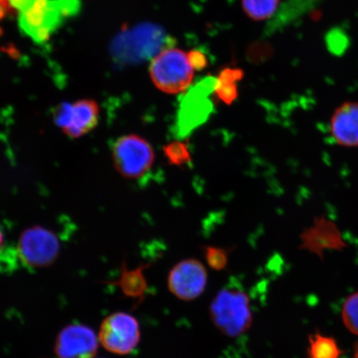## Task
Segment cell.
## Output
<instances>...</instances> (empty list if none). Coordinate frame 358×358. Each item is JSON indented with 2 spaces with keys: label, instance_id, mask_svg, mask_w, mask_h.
<instances>
[{
  "label": "cell",
  "instance_id": "obj_1",
  "mask_svg": "<svg viewBox=\"0 0 358 358\" xmlns=\"http://www.w3.org/2000/svg\"><path fill=\"white\" fill-rule=\"evenodd\" d=\"M209 315L219 332L228 338H237L248 332L253 316L248 294L237 288H223L214 297Z\"/></svg>",
  "mask_w": 358,
  "mask_h": 358
},
{
  "label": "cell",
  "instance_id": "obj_2",
  "mask_svg": "<svg viewBox=\"0 0 358 358\" xmlns=\"http://www.w3.org/2000/svg\"><path fill=\"white\" fill-rule=\"evenodd\" d=\"M169 38L159 27L145 24L125 31L115 39L112 55L123 64L141 62L164 50Z\"/></svg>",
  "mask_w": 358,
  "mask_h": 358
},
{
  "label": "cell",
  "instance_id": "obj_3",
  "mask_svg": "<svg viewBox=\"0 0 358 358\" xmlns=\"http://www.w3.org/2000/svg\"><path fill=\"white\" fill-rule=\"evenodd\" d=\"M20 27L36 43L48 41L53 33L69 20L60 0H24L19 10Z\"/></svg>",
  "mask_w": 358,
  "mask_h": 358
},
{
  "label": "cell",
  "instance_id": "obj_4",
  "mask_svg": "<svg viewBox=\"0 0 358 358\" xmlns=\"http://www.w3.org/2000/svg\"><path fill=\"white\" fill-rule=\"evenodd\" d=\"M150 73L155 86L161 92L177 94L190 86L194 70L187 53L178 48H165L152 60Z\"/></svg>",
  "mask_w": 358,
  "mask_h": 358
},
{
  "label": "cell",
  "instance_id": "obj_5",
  "mask_svg": "<svg viewBox=\"0 0 358 358\" xmlns=\"http://www.w3.org/2000/svg\"><path fill=\"white\" fill-rule=\"evenodd\" d=\"M111 155L116 171L127 179L144 177L155 159L150 142L136 134H124L115 140Z\"/></svg>",
  "mask_w": 358,
  "mask_h": 358
},
{
  "label": "cell",
  "instance_id": "obj_6",
  "mask_svg": "<svg viewBox=\"0 0 358 358\" xmlns=\"http://www.w3.org/2000/svg\"><path fill=\"white\" fill-rule=\"evenodd\" d=\"M60 250V241L55 232L41 226L27 228L16 245L17 257L22 265L34 268L53 265Z\"/></svg>",
  "mask_w": 358,
  "mask_h": 358
},
{
  "label": "cell",
  "instance_id": "obj_7",
  "mask_svg": "<svg viewBox=\"0 0 358 358\" xmlns=\"http://www.w3.org/2000/svg\"><path fill=\"white\" fill-rule=\"evenodd\" d=\"M98 338L106 350L116 355H128L140 343V324L129 313H111L102 321Z\"/></svg>",
  "mask_w": 358,
  "mask_h": 358
},
{
  "label": "cell",
  "instance_id": "obj_8",
  "mask_svg": "<svg viewBox=\"0 0 358 358\" xmlns=\"http://www.w3.org/2000/svg\"><path fill=\"white\" fill-rule=\"evenodd\" d=\"M52 120L65 136L77 140L97 127L100 120L99 106L89 99L62 102L53 109Z\"/></svg>",
  "mask_w": 358,
  "mask_h": 358
},
{
  "label": "cell",
  "instance_id": "obj_9",
  "mask_svg": "<svg viewBox=\"0 0 358 358\" xmlns=\"http://www.w3.org/2000/svg\"><path fill=\"white\" fill-rule=\"evenodd\" d=\"M208 284V272L196 259H182L170 271L168 288L182 301H192L203 294Z\"/></svg>",
  "mask_w": 358,
  "mask_h": 358
},
{
  "label": "cell",
  "instance_id": "obj_10",
  "mask_svg": "<svg viewBox=\"0 0 358 358\" xmlns=\"http://www.w3.org/2000/svg\"><path fill=\"white\" fill-rule=\"evenodd\" d=\"M299 248L324 258L327 252H343L348 246L338 224L326 216H320L310 226L304 228L299 236Z\"/></svg>",
  "mask_w": 358,
  "mask_h": 358
},
{
  "label": "cell",
  "instance_id": "obj_11",
  "mask_svg": "<svg viewBox=\"0 0 358 358\" xmlns=\"http://www.w3.org/2000/svg\"><path fill=\"white\" fill-rule=\"evenodd\" d=\"M100 342L87 325H66L57 334L55 352L57 358H95Z\"/></svg>",
  "mask_w": 358,
  "mask_h": 358
},
{
  "label": "cell",
  "instance_id": "obj_12",
  "mask_svg": "<svg viewBox=\"0 0 358 358\" xmlns=\"http://www.w3.org/2000/svg\"><path fill=\"white\" fill-rule=\"evenodd\" d=\"M214 85L212 87L201 86L192 90L182 102L176 127V136L180 140L190 136L208 120L213 111L208 94L214 90Z\"/></svg>",
  "mask_w": 358,
  "mask_h": 358
},
{
  "label": "cell",
  "instance_id": "obj_13",
  "mask_svg": "<svg viewBox=\"0 0 358 358\" xmlns=\"http://www.w3.org/2000/svg\"><path fill=\"white\" fill-rule=\"evenodd\" d=\"M329 134L336 145L358 147V102L347 101L334 111L329 122Z\"/></svg>",
  "mask_w": 358,
  "mask_h": 358
},
{
  "label": "cell",
  "instance_id": "obj_14",
  "mask_svg": "<svg viewBox=\"0 0 358 358\" xmlns=\"http://www.w3.org/2000/svg\"><path fill=\"white\" fill-rule=\"evenodd\" d=\"M243 71L238 69H224L215 82L213 91L219 100L231 105L238 97L237 82L243 78Z\"/></svg>",
  "mask_w": 358,
  "mask_h": 358
},
{
  "label": "cell",
  "instance_id": "obj_15",
  "mask_svg": "<svg viewBox=\"0 0 358 358\" xmlns=\"http://www.w3.org/2000/svg\"><path fill=\"white\" fill-rule=\"evenodd\" d=\"M343 352L336 340L329 336L316 333L308 337V358H340Z\"/></svg>",
  "mask_w": 358,
  "mask_h": 358
},
{
  "label": "cell",
  "instance_id": "obj_16",
  "mask_svg": "<svg viewBox=\"0 0 358 358\" xmlns=\"http://www.w3.org/2000/svg\"><path fill=\"white\" fill-rule=\"evenodd\" d=\"M278 3L279 0H243L246 15L257 21L270 17L276 10Z\"/></svg>",
  "mask_w": 358,
  "mask_h": 358
},
{
  "label": "cell",
  "instance_id": "obj_17",
  "mask_svg": "<svg viewBox=\"0 0 358 358\" xmlns=\"http://www.w3.org/2000/svg\"><path fill=\"white\" fill-rule=\"evenodd\" d=\"M164 154L168 162L173 166H185L192 161L189 147L182 140L169 143L164 147Z\"/></svg>",
  "mask_w": 358,
  "mask_h": 358
},
{
  "label": "cell",
  "instance_id": "obj_18",
  "mask_svg": "<svg viewBox=\"0 0 358 358\" xmlns=\"http://www.w3.org/2000/svg\"><path fill=\"white\" fill-rule=\"evenodd\" d=\"M342 320L348 330L358 336V291L349 295L344 302Z\"/></svg>",
  "mask_w": 358,
  "mask_h": 358
},
{
  "label": "cell",
  "instance_id": "obj_19",
  "mask_svg": "<svg viewBox=\"0 0 358 358\" xmlns=\"http://www.w3.org/2000/svg\"><path fill=\"white\" fill-rule=\"evenodd\" d=\"M206 262L216 271L225 270L231 250L216 246L206 245L203 248Z\"/></svg>",
  "mask_w": 358,
  "mask_h": 358
},
{
  "label": "cell",
  "instance_id": "obj_20",
  "mask_svg": "<svg viewBox=\"0 0 358 358\" xmlns=\"http://www.w3.org/2000/svg\"><path fill=\"white\" fill-rule=\"evenodd\" d=\"M147 267L146 265L138 267L134 271L125 270L124 271V279L125 284L129 285L127 287L128 292L134 296H141L145 292L146 281L144 275H143V271Z\"/></svg>",
  "mask_w": 358,
  "mask_h": 358
},
{
  "label": "cell",
  "instance_id": "obj_21",
  "mask_svg": "<svg viewBox=\"0 0 358 358\" xmlns=\"http://www.w3.org/2000/svg\"><path fill=\"white\" fill-rule=\"evenodd\" d=\"M187 57H189V61L194 70L201 71L207 66V57L200 51H191L187 53Z\"/></svg>",
  "mask_w": 358,
  "mask_h": 358
},
{
  "label": "cell",
  "instance_id": "obj_22",
  "mask_svg": "<svg viewBox=\"0 0 358 358\" xmlns=\"http://www.w3.org/2000/svg\"><path fill=\"white\" fill-rule=\"evenodd\" d=\"M6 13H10L8 12L7 6L6 2L1 1L0 0V21H1L4 17H6ZM0 34H1V30H0Z\"/></svg>",
  "mask_w": 358,
  "mask_h": 358
},
{
  "label": "cell",
  "instance_id": "obj_23",
  "mask_svg": "<svg viewBox=\"0 0 358 358\" xmlns=\"http://www.w3.org/2000/svg\"><path fill=\"white\" fill-rule=\"evenodd\" d=\"M3 234L1 230V228H0V249H1L2 245L3 244Z\"/></svg>",
  "mask_w": 358,
  "mask_h": 358
},
{
  "label": "cell",
  "instance_id": "obj_24",
  "mask_svg": "<svg viewBox=\"0 0 358 358\" xmlns=\"http://www.w3.org/2000/svg\"><path fill=\"white\" fill-rule=\"evenodd\" d=\"M353 358H358V344L356 346L355 355H353Z\"/></svg>",
  "mask_w": 358,
  "mask_h": 358
},
{
  "label": "cell",
  "instance_id": "obj_25",
  "mask_svg": "<svg viewBox=\"0 0 358 358\" xmlns=\"http://www.w3.org/2000/svg\"><path fill=\"white\" fill-rule=\"evenodd\" d=\"M1 1H6V0H1Z\"/></svg>",
  "mask_w": 358,
  "mask_h": 358
},
{
  "label": "cell",
  "instance_id": "obj_26",
  "mask_svg": "<svg viewBox=\"0 0 358 358\" xmlns=\"http://www.w3.org/2000/svg\"><path fill=\"white\" fill-rule=\"evenodd\" d=\"M96 358V357H95Z\"/></svg>",
  "mask_w": 358,
  "mask_h": 358
}]
</instances>
